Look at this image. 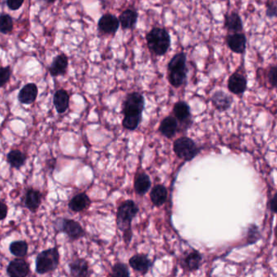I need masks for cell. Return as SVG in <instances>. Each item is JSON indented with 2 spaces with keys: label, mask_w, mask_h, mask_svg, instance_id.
Returning <instances> with one entry per match:
<instances>
[{
  "label": "cell",
  "mask_w": 277,
  "mask_h": 277,
  "mask_svg": "<svg viewBox=\"0 0 277 277\" xmlns=\"http://www.w3.org/2000/svg\"><path fill=\"white\" fill-rule=\"evenodd\" d=\"M145 108V99L142 94L132 92L127 95L123 104V126L130 131L138 128L142 121V112Z\"/></svg>",
  "instance_id": "cell-1"
},
{
  "label": "cell",
  "mask_w": 277,
  "mask_h": 277,
  "mask_svg": "<svg viewBox=\"0 0 277 277\" xmlns=\"http://www.w3.org/2000/svg\"><path fill=\"white\" fill-rule=\"evenodd\" d=\"M138 211V206L132 200L125 201L119 206L116 214V223L119 229L124 232V239L126 244H129L131 241L133 236L131 223Z\"/></svg>",
  "instance_id": "cell-2"
},
{
  "label": "cell",
  "mask_w": 277,
  "mask_h": 277,
  "mask_svg": "<svg viewBox=\"0 0 277 277\" xmlns=\"http://www.w3.org/2000/svg\"><path fill=\"white\" fill-rule=\"evenodd\" d=\"M146 44L152 54L163 56L168 52L171 47V37L164 28L154 27L146 35Z\"/></svg>",
  "instance_id": "cell-3"
},
{
  "label": "cell",
  "mask_w": 277,
  "mask_h": 277,
  "mask_svg": "<svg viewBox=\"0 0 277 277\" xmlns=\"http://www.w3.org/2000/svg\"><path fill=\"white\" fill-rule=\"evenodd\" d=\"M61 262V254L58 247L55 246L50 249H44L37 255L35 260V271L39 275H44L53 272L58 268Z\"/></svg>",
  "instance_id": "cell-4"
},
{
  "label": "cell",
  "mask_w": 277,
  "mask_h": 277,
  "mask_svg": "<svg viewBox=\"0 0 277 277\" xmlns=\"http://www.w3.org/2000/svg\"><path fill=\"white\" fill-rule=\"evenodd\" d=\"M56 232H64L72 241H78L86 236V231L79 222L68 218H57L53 221Z\"/></svg>",
  "instance_id": "cell-5"
},
{
  "label": "cell",
  "mask_w": 277,
  "mask_h": 277,
  "mask_svg": "<svg viewBox=\"0 0 277 277\" xmlns=\"http://www.w3.org/2000/svg\"><path fill=\"white\" fill-rule=\"evenodd\" d=\"M173 150L177 157L185 161H190L199 153V148L194 141L188 137L176 139L173 144Z\"/></svg>",
  "instance_id": "cell-6"
},
{
  "label": "cell",
  "mask_w": 277,
  "mask_h": 277,
  "mask_svg": "<svg viewBox=\"0 0 277 277\" xmlns=\"http://www.w3.org/2000/svg\"><path fill=\"white\" fill-rule=\"evenodd\" d=\"M31 264L23 258L12 260L7 266V273L10 277H26L31 274Z\"/></svg>",
  "instance_id": "cell-7"
},
{
  "label": "cell",
  "mask_w": 277,
  "mask_h": 277,
  "mask_svg": "<svg viewBox=\"0 0 277 277\" xmlns=\"http://www.w3.org/2000/svg\"><path fill=\"white\" fill-rule=\"evenodd\" d=\"M120 28V22L116 16L107 13L99 19L98 29L103 35H114Z\"/></svg>",
  "instance_id": "cell-8"
},
{
  "label": "cell",
  "mask_w": 277,
  "mask_h": 277,
  "mask_svg": "<svg viewBox=\"0 0 277 277\" xmlns=\"http://www.w3.org/2000/svg\"><path fill=\"white\" fill-rule=\"evenodd\" d=\"M228 89L233 95H243L247 90V79L245 74L237 70L230 75L228 80Z\"/></svg>",
  "instance_id": "cell-9"
},
{
  "label": "cell",
  "mask_w": 277,
  "mask_h": 277,
  "mask_svg": "<svg viewBox=\"0 0 277 277\" xmlns=\"http://www.w3.org/2000/svg\"><path fill=\"white\" fill-rule=\"evenodd\" d=\"M226 43L231 51L236 54L242 55L246 50V37L241 33L229 34L226 36Z\"/></svg>",
  "instance_id": "cell-10"
},
{
  "label": "cell",
  "mask_w": 277,
  "mask_h": 277,
  "mask_svg": "<svg viewBox=\"0 0 277 277\" xmlns=\"http://www.w3.org/2000/svg\"><path fill=\"white\" fill-rule=\"evenodd\" d=\"M69 271L73 277H87L91 275L89 262L85 258H78L69 262Z\"/></svg>",
  "instance_id": "cell-11"
},
{
  "label": "cell",
  "mask_w": 277,
  "mask_h": 277,
  "mask_svg": "<svg viewBox=\"0 0 277 277\" xmlns=\"http://www.w3.org/2000/svg\"><path fill=\"white\" fill-rule=\"evenodd\" d=\"M223 27L228 34L242 32V20L238 13L236 12H231V13L225 14Z\"/></svg>",
  "instance_id": "cell-12"
},
{
  "label": "cell",
  "mask_w": 277,
  "mask_h": 277,
  "mask_svg": "<svg viewBox=\"0 0 277 277\" xmlns=\"http://www.w3.org/2000/svg\"><path fill=\"white\" fill-rule=\"evenodd\" d=\"M91 200L86 193H82L76 194L71 198L69 202V208L73 212L78 213L86 211L91 206Z\"/></svg>",
  "instance_id": "cell-13"
},
{
  "label": "cell",
  "mask_w": 277,
  "mask_h": 277,
  "mask_svg": "<svg viewBox=\"0 0 277 277\" xmlns=\"http://www.w3.org/2000/svg\"><path fill=\"white\" fill-rule=\"evenodd\" d=\"M38 95H39V89L37 85L35 83H29L20 91L18 94V100L22 104L31 105L35 103Z\"/></svg>",
  "instance_id": "cell-14"
},
{
  "label": "cell",
  "mask_w": 277,
  "mask_h": 277,
  "mask_svg": "<svg viewBox=\"0 0 277 277\" xmlns=\"http://www.w3.org/2000/svg\"><path fill=\"white\" fill-rule=\"evenodd\" d=\"M211 101L217 110L223 112L229 109L233 99L231 95H228L224 91H216L211 96Z\"/></svg>",
  "instance_id": "cell-15"
},
{
  "label": "cell",
  "mask_w": 277,
  "mask_h": 277,
  "mask_svg": "<svg viewBox=\"0 0 277 277\" xmlns=\"http://www.w3.org/2000/svg\"><path fill=\"white\" fill-rule=\"evenodd\" d=\"M42 199L43 197H42L41 192L33 188L28 189L25 195V206L31 212L35 213L41 206Z\"/></svg>",
  "instance_id": "cell-16"
},
{
  "label": "cell",
  "mask_w": 277,
  "mask_h": 277,
  "mask_svg": "<svg viewBox=\"0 0 277 277\" xmlns=\"http://www.w3.org/2000/svg\"><path fill=\"white\" fill-rule=\"evenodd\" d=\"M129 265L134 271L145 275L151 268L152 262L145 254H136L129 259Z\"/></svg>",
  "instance_id": "cell-17"
},
{
  "label": "cell",
  "mask_w": 277,
  "mask_h": 277,
  "mask_svg": "<svg viewBox=\"0 0 277 277\" xmlns=\"http://www.w3.org/2000/svg\"><path fill=\"white\" fill-rule=\"evenodd\" d=\"M173 113L176 121H180L181 124L187 125L191 124V112L188 103L184 101H179L176 103L173 108Z\"/></svg>",
  "instance_id": "cell-18"
},
{
  "label": "cell",
  "mask_w": 277,
  "mask_h": 277,
  "mask_svg": "<svg viewBox=\"0 0 277 277\" xmlns=\"http://www.w3.org/2000/svg\"><path fill=\"white\" fill-rule=\"evenodd\" d=\"M69 65V58L65 54L56 56L50 66L49 72L52 77L65 75Z\"/></svg>",
  "instance_id": "cell-19"
},
{
  "label": "cell",
  "mask_w": 277,
  "mask_h": 277,
  "mask_svg": "<svg viewBox=\"0 0 277 277\" xmlns=\"http://www.w3.org/2000/svg\"><path fill=\"white\" fill-rule=\"evenodd\" d=\"M187 74H188L187 66L171 69L168 71V82L171 86L175 88H179L183 84H185L187 79Z\"/></svg>",
  "instance_id": "cell-20"
},
{
  "label": "cell",
  "mask_w": 277,
  "mask_h": 277,
  "mask_svg": "<svg viewBox=\"0 0 277 277\" xmlns=\"http://www.w3.org/2000/svg\"><path fill=\"white\" fill-rule=\"evenodd\" d=\"M118 19L123 30H133L138 22V13L134 9H128L121 13Z\"/></svg>",
  "instance_id": "cell-21"
},
{
  "label": "cell",
  "mask_w": 277,
  "mask_h": 277,
  "mask_svg": "<svg viewBox=\"0 0 277 277\" xmlns=\"http://www.w3.org/2000/svg\"><path fill=\"white\" fill-rule=\"evenodd\" d=\"M178 131V121L173 116H167L159 125V132L164 137L172 138Z\"/></svg>",
  "instance_id": "cell-22"
},
{
  "label": "cell",
  "mask_w": 277,
  "mask_h": 277,
  "mask_svg": "<svg viewBox=\"0 0 277 277\" xmlns=\"http://www.w3.org/2000/svg\"><path fill=\"white\" fill-rule=\"evenodd\" d=\"M69 101L70 98L69 93L65 90L61 89L56 91L53 98V104L56 108V112H58L59 114L65 113L67 110L69 109Z\"/></svg>",
  "instance_id": "cell-23"
},
{
  "label": "cell",
  "mask_w": 277,
  "mask_h": 277,
  "mask_svg": "<svg viewBox=\"0 0 277 277\" xmlns=\"http://www.w3.org/2000/svg\"><path fill=\"white\" fill-rule=\"evenodd\" d=\"M27 156L20 150H13L7 155V162L12 168L20 169L26 163Z\"/></svg>",
  "instance_id": "cell-24"
},
{
  "label": "cell",
  "mask_w": 277,
  "mask_h": 277,
  "mask_svg": "<svg viewBox=\"0 0 277 277\" xmlns=\"http://www.w3.org/2000/svg\"><path fill=\"white\" fill-rule=\"evenodd\" d=\"M151 202L155 206H161L168 198V190L163 185H157L153 188L151 194Z\"/></svg>",
  "instance_id": "cell-25"
},
{
  "label": "cell",
  "mask_w": 277,
  "mask_h": 277,
  "mask_svg": "<svg viewBox=\"0 0 277 277\" xmlns=\"http://www.w3.org/2000/svg\"><path fill=\"white\" fill-rule=\"evenodd\" d=\"M151 186V179L146 173H139L134 181V189L139 195H144Z\"/></svg>",
  "instance_id": "cell-26"
},
{
  "label": "cell",
  "mask_w": 277,
  "mask_h": 277,
  "mask_svg": "<svg viewBox=\"0 0 277 277\" xmlns=\"http://www.w3.org/2000/svg\"><path fill=\"white\" fill-rule=\"evenodd\" d=\"M202 255L198 251L189 253L184 259V265L187 271H193L199 268L202 262Z\"/></svg>",
  "instance_id": "cell-27"
},
{
  "label": "cell",
  "mask_w": 277,
  "mask_h": 277,
  "mask_svg": "<svg viewBox=\"0 0 277 277\" xmlns=\"http://www.w3.org/2000/svg\"><path fill=\"white\" fill-rule=\"evenodd\" d=\"M9 250L18 258H25L29 251V244L26 241H15L9 245Z\"/></svg>",
  "instance_id": "cell-28"
},
{
  "label": "cell",
  "mask_w": 277,
  "mask_h": 277,
  "mask_svg": "<svg viewBox=\"0 0 277 277\" xmlns=\"http://www.w3.org/2000/svg\"><path fill=\"white\" fill-rule=\"evenodd\" d=\"M187 56L184 52H179L173 56L168 64V71L176 68L186 67Z\"/></svg>",
  "instance_id": "cell-29"
},
{
  "label": "cell",
  "mask_w": 277,
  "mask_h": 277,
  "mask_svg": "<svg viewBox=\"0 0 277 277\" xmlns=\"http://www.w3.org/2000/svg\"><path fill=\"white\" fill-rule=\"evenodd\" d=\"M13 26L14 23L13 18L9 14L0 15V33L4 35H8L13 31Z\"/></svg>",
  "instance_id": "cell-30"
},
{
  "label": "cell",
  "mask_w": 277,
  "mask_h": 277,
  "mask_svg": "<svg viewBox=\"0 0 277 277\" xmlns=\"http://www.w3.org/2000/svg\"><path fill=\"white\" fill-rule=\"evenodd\" d=\"M111 275L115 277H128L130 275V273L128 266L125 263L118 262L112 266Z\"/></svg>",
  "instance_id": "cell-31"
},
{
  "label": "cell",
  "mask_w": 277,
  "mask_h": 277,
  "mask_svg": "<svg viewBox=\"0 0 277 277\" xmlns=\"http://www.w3.org/2000/svg\"><path fill=\"white\" fill-rule=\"evenodd\" d=\"M11 75L12 70L10 67H1L0 68V88L5 86L9 82Z\"/></svg>",
  "instance_id": "cell-32"
},
{
  "label": "cell",
  "mask_w": 277,
  "mask_h": 277,
  "mask_svg": "<svg viewBox=\"0 0 277 277\" xmlns=\"http://www.w3.org/2000/svg\"><path fill=\"white\" fill-rule=\"evenodd\" d=\"M276 73L277 68L275 65H271L269 68L266 78L268 81L269 84L271 86V88H275L276 87Z\"/></svg>",
  "instance_id": "cell-33"
},
{
  "label": "cell",
  "mask_w": 277,
  "mask_h": 277,
  "mask_svg": "<svg viewBox=\"0 0 277 277\" xmlns=\"http://www.w3.org/2000/svg\"><path fill=\"white\" fill-rule=\"evenodd\" d=\"M260 233L258 232V227L254 225V224L250 226L249 231H248V243L253 244V243L258 241Z\"/></svg>",
  "instance_id": "cell-34"
},
{
  "label": "cell",
  "mask_w": 277,
  "mask_h": 277,
  "mask_svg": "<svg viewBox=\"0 0 277 277\" xmlns=\"http://www.w3.org/2000/svg\"><path fill=\"white\" fill-rule=\"evenodd\" d=\"M266 16L270 19L276 18L277 6L275 0H270L266 5Z\"/></svg>",
  "instance_id": "cell-35"
},
{
  "label": "cell",
  "mask_w": 277,
  "mask_h": 277,
  "mask_svg": "<svg viewBox=\"0 0 277 277\" xmlns=\"http://www.w3.org/2000/svg\"><path fill=\"white\" fill-rule=\"evenodd\" d=\"M25 0H7V5L9 7V9L17 11L18 9L22 8V5L24 4Z\"/></svg>",
  "instance_id": "cell-36"
},
{
  "label": "cell",
  "mask_w": 277,
  "mask_h": 277,
  "mask_svg": "<svg viewBox=\"0 0 277 277\" xmlns=\"http://www.w3.org/2000/svg\"><path fill=\"white\" fill-rule=\"evenodd\" d=\"M8 213H9V207L5 202L0 201V221L6 219Z\"/></svg>",
  "instance_id": "cell-37"
},
{
  "label": "cell",
  "mask_w": 277,
  "mask_h": 277,
  "mask_svg": "<svg viewBox=\"0 0 277 277\" xmlns=\"http://www.w3.org/2000/svg\"><path fill=\"white\" fill-rule=\"evenodd\" d=\"M277 194L275 193L274 196H273L272 199L271 200L270 202V210L272 211V213L275 214L276 212V206H277V199H276Z\"/></svg>",
  "instance_id": "cell-38"
},
{
  "label": "cell",
  "mask_w": 277,
  "mask_h": 277,
  "mask_svg": "<svg viewBox=\"0 0 277 277\" xmlns=\"http://www.w3.org/2000/svg\"><path fill=\"white\" fill-rule=\"evenodd\" d=\"M44 1H46V2L47 3H50V4H51V3H54L56 0H44Z\"/></svg>",
  "instance_id": "cell-39"
}]
</instances>
